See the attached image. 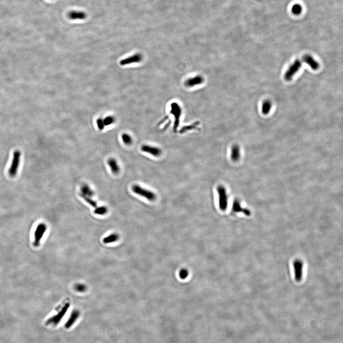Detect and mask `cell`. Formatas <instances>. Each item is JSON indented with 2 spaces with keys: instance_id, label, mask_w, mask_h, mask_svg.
I'll list each match as a JSON object with an SVG mask.
<instances>
[{
  "instance_id": "obj_8",
  "label": "cell",
  "mask_w": 343,
  "mask_h": 343,
  "mask_svg": "<svg viewBox=\"0 0 343 343\" xmlns=\"http://www.w3.org/2000/svg\"><path fill=\"white\" fill-rule=\"evenodd\" d=\"M143 57L141 54L136 53L128 57L125 59L121 60L120 64L122 66L132 64V63H138L141 62Z\"/></svg>"
},
{
  "instance_id": "obj_9",
  "label": "cell",
  "mask_w": 343,
  "mask_h": 343,
  "mask_svg": "<svg viewBox=\"0 0 343 343\" xmlns=\"http://www.w3.org/2000/svg\"><path fill=\"white\" fill-rule=\"evenodd\" d=\"M80 315V313L79 311L78 310H74L73 311L70 316L69 318L68 319L67 321L64 325L65 328L66 329H69L72 327L74 325V323L76 322L77 319H78Z\"/></svg>"
},
{
  "instance_id": "obj_26",
  "label": "cell",
  "mask_w": 343,
  "mask_h": 343,
  "mask_svg": "<svg viewBox=\"0 0 343 343\" xmlns=\"http://www.w3.org/2000/svg\"><path fill=\"white\" fill-rule=\"evenodd\" d=\"M86 287L85 286V284H82V283H78L75 285L74 287V289L77 292H80V293H83V292H85L86 290Z\"/></svg>"
},
{
  "instance_id": "obj_15",
  "label": "cell",
  "mask_w": 343,
  "mask_h": 343,
  "mask_svg": "<svg viewBox=\"0 0 343 343\" xmlns=\"http://www.w3.org/2000/svg\"><path fill=\"white\" fill-rule=\"evenodd\" d=\"M241 157L240 149L238 145H233L231 149V158L233 162H236L239 161Z\"/></svg>"
},
{
  "instance_id": "obj_5",
  "label": "cell",
  "mask_w": 343,
  "mask_h": 343,
  "mask_svg": "<svg viewBox=\"0 0 343 343\" xmlns=\"http://www.w3.org/2000/svg\"><path fill=\"white\" fill-rule=\"evenodd\" d=\"M47 230V226L44 223L39 224L34 233V244L38 246Z\"/></svg>"
},
{
  "instance_id": "obj_19",
  "label": "cell",
  "mask_w": 343,
  "mask_h": 343,
  "mask_svg": "<svg viewBox=\"0 0 343 343\" xmlns=\"http://www.w3.org/2000/svg\"><path fill=\"white\" fill-rule=\"evenodd\" d=\"M119 238L118 235L116 233H112L111 235H109L107 236L104 238L103 239V242L106 244H108L113 243L117 241Z\"/></svg>"
},
{
  "instance_id": "obj_1",
  "label": "cell",
  "mask_w": 343,
  "mask_h": 343,
  "mask_svg": "<svg viewBox=\"0 0 343 343\" xmlns=\"http://www.w3.org/2000/svg\"><path fill=\"white\" fill-rule=\"evenodd\" d=\"M70 306V304L69 303H66L57 314L50 317L46 321V325L52 326H56L58 325L68 310Z\"/></svg>"
},
{
  "instance_id": "obj_18",
  "label": "cell",
  "mask_w": 343,
  "mask_h": 343,
  "mask_svg": "<svg viewBox=\"0 0 343 343\" xmlns=\"http://www.w3.org/2000/svg\"><path fill=\"white\" fill-rule=\"evenodd\" d=\"M203 81V78L201 76H197V77L190 78L186 81V84L188 87H192L193 86L199 85Z\"/></svg>"
},
{
  "instance_id": "obj_28",
  "label": "cell",
  "mask_w": 343,
  "mask_h": 343,
  "mask_svg": "<svg viewBox=\"0 0 343 343\" xmlns=\"http://www.w3.org/2000/svg\"><path fill=\"white\" fill-rule=\"evenodd\" d=\"M179 276L182 279H186L188 276V271L186 269H182L179 273Z\"/></svg>"
},
{
  "instance_id": "obj_3",
  "label": "cell",
  "mask_w": 343,
  "mask_h": 343,
  "mask_svg": "<svg viewBox=\"0 0 343 343\" xmlns=\"http://www.w3.org/2000/svg\"><path fill=\"white\" fill-rule=\"evenodd\" d=\"M217 192L219 197V207L222 211H226L228 203V195L226 188L222 185H219L217 187Z\"/></svg>"
},
{
  "instance_id": "obj_25",
  "label": "cell",
  "mask_w": 343,
  "mask_h": 343,
  "mask_svg": "<svg viewBox=\"0 0 343 343\" xmlns=\"http://www.w3.org/2000/svg\"><path fill=\"white\" fill-rule=\"evenodd\" d=\"M103 122L105 126H109L114 123V118L113 116H108L103 119Z\"/></svg>"
},
{
  "instance_id": "obj_10",
  "label": "cell",
  "mask_w": 343,
  "mask_h": 343,
  "mask_svg": "<svg viewBox=\"0 0 343 343\" xmlns=\"http://www.w3.org/2000/svg\"><path fill=\"white\" fill-rule=\"evenodd\" d=\"M172 111V110H171ZM173 115L175 116V121L174 123V131H176L180 123V117L181 115V110L177 104H173L172 105V111H171Z\"/></svg>"
},
{
  "instance_id": "obj_2",
  "label": "cell",
  "mask_w": 343,
  "mask_h": 343,
  "mask_svg": "<svg viewBox=\"0 0 343 343\" xmlns=\"http://www.w3.org/2000/svg\"><path fill=\"white\" fill-rule=\"evenodd\" d=\"M132 192L138 196L145 198L148 201L153 202L157 199L155 193L150 190L145 189L138 185H134L132 187Z\"/></svg>"
},
{
  "instance_id": "obj_17",
  "label": "cell",
  "mask_w": 343,
  "mask_h": 343,
  "mask_svg": "<svg viewBox=\"0 0 343 343\" xmlns=\"http://www.w3.org/2000/svg\"><path fill=\"white\" fill-rule=\"evenodd\" d=\"M81 193L84 194L85 196H87V197H93L94 195V192H93V190L89 186V185L87 184H84L83 185H81Z\"/></svg>"
},
{
  "instance_id": "obj_13",
  "label": "cell",
  "mask_w": 343,
  "mask_h": 343,
  "mask_svg": "<svg viewBox=\"0 0 343 343\" xmlns=\"http://www.w3.org/2000/svg\"><path fill=\"white\" fill-rule=\"evenodd\" d=\"M107 164L113 174L114 175H117L119 174L120 170V168L115 159L114 158H110L108 159Z\"/></svg>"
},
{
  "instance_id": "obj_6",
  "label": "cell",
  "mask_w": 343,
  "mask_h": 343,
  "mask_svg": "<svg viewBox=\"0 0 343 343\" xmlns=\"http://www.w3.org/2000/svg\"><path fill=\"white\" fill-rule=\"evenodd\" d=\"M302 66V63L299 60H295L284 74V79L287 81H290Z\"/></svg>"
},
{
  "instance_id": "obj_11",
  "label": "cell",
  "mask_w": 343,
  "mask_h": 343,
  "mask_svg": "<svg viewBox=\"0 0 343 343\" xmlns=\"http://www.w3.org/2000/svg\"><path fill=\"white\" fill-rule=\"evenodd\" d=\"M68 17L71 20H84L87 17V14L83 11H72L68 13Z\"/></svg>"
},
{
  "instance_id": "obj_16",
  "label": "cell",
  "mask_w": 343,
  "mask_h": 343,
  "mask_svg": "<svg viewBox=\"0 0 343 343\" xmlns=\"http://www.w3.org/2000/svg\"><path fill=\"white\" fill-rule=\"evenodd\" d=\"M294 270H295V278L297 281L301 279V276H302V268H303V264L300 261H295L294 262Z\"/></svg>"
},
{
  "instance_id": "obj_12",
  "label": "cell",
  "mask_w": 343,
  "mask_h": 343,
  "mask_svg": "<svg viewBox=\"0 0 343 343\" xmlns=\"http://www.w3.org/2000/svg\"><path fill=\"white\" fill-rule=\"evenodd\" d=\"M303 62L309 65L310 67L314 70H316L319 67V64L317 61H316L311 56L306 55L303 58Z\"/></svg>"
},
{
  "instance_id": "obj_14",
  "label": "cell",
  "mask_w": 343,
  "mask_h": 343,
  "mask_svg": "<svg viewBox=\"0 0 343 343\" xmlns=\"http://www.w3.org/2000/svg\"><path fill=\"white\" fill-rule=\"evenodd\" d=\"M232 210L235 213H239L242 212L246 215H250V212L249 210L247 209L242 208L240 204V202L238 200H236L233 201V204Z\"/></svg>"
},
{
  "instance_id": "obj_27",
  "label": "cell",
  "mask_w": 343,
  "mask_h": 343,
  "mask_svg": "<svg viewBox=\"0 0 343 343\" xmlns=\"http://www.w3.org/2000/svg\"><path fill=\"white\" fill-rule=\"evenodd\" d=\"M96 124L99 130L102 131L104 129L105 125H104V123H103V119L101 118L98 119L96 121Z\"/></svg>"
},
{
  "instance_id": "obj_24",
  "label": "cell",
  "mask_w": 343,
  "mask_h": 343,
  "mask_svg": "<svg viewBox=\"0 0 343 343\" xmlns=\"http://www.w3.org/2000/svg\"><path fill=\"white\" fill-rule=\"evenodd\" d=\"M123 143L127 146H130L132 143V139L131 136L128 134L124 133L121 136Z\"/></svg>"
},
{
  "instance_id": "obj_4",
  "label": "cell",
  "mask_w": 343,
  "mask_h": 343,
  "mask_svg": "<svg viewBox=\"0 0 343 343\" xmlns=\"http://www.w3.org/2000/svg\"><path fill=\"white\" fill-rule=\"evenodd\" d=\"M21 158V152L19 150H15L13 153L12 162L8 171L11 177H14L16 175L19 167L20 166Z\"/></svg>"
},
{
  "instance_id": "obj_20",
  "label": "cell",
  "mask_w": 343,
  "mask_h": 343,
  "mask_svg": "<svg viewBox=\"0 0 343 343\" xmlns=\"http://www.w3.org/2000/svg\"><path fill=\"white\" fill-rule=\"evenodd\" d=\"M272 104L269 101H265L262 104V112L263 114L266 115L269 113L271 109Z\"/></svg>"
},
{
  "instance_id": "obj_23",
  "label": "cell",
  "mask_w": 343,
  "mask_h": 343,
  "mask_svg": "<svg viewBox=\"0 0 343 343\" xmlns=\"http://www.w3.org/2000/svg\"><path fill=\"white\" fill-rule=\"evenodd\" d=\"M108 212L107 208L106 206H102L97 207L94 210V213L96 215H106Z\"/></svg>"
},
{
  "instance_id": "obj_7",
  "label": "cell",
  "mask_w": 343,
  "mask_h": 343,
  "mask_svg": "<svg viewBox=\"0 0 343 343\" xmlns=\"http://www.w3.org/2000/svg\"><path fill=\"white\" fill-rule=\"evenodd\" d=\"M141 149L143 152L149 153L154 157H159L162 153V150L160 148L150 145H143L142 146Z\"/></svg>"
},
{
  "instance_id": "obj_22",
  "label": "cell",
  "mask_w": 343,
  "mask_h": 343,
  "mask_svg": "<svg viewBox=\"0 0 343 343\" xmlns=\"http://www.w3.org/2000/svg\"><path fill=\"white\" fill-rule=\"evenodd\" d=\"M80 196L83 199L85 200V201L87 202V203L89 204L91 206L94 208L97 207V204L96 202L92 199L90 197L85 196L81 193H80Z\"/></svg>"
},
{
  "instance_id": "obj_21",
  "label": "cell",
  "mask_w": 343,
  "mask_h": 343,
  "mask_svg": "<svg viewBox=\"0 0 343 343\" xmlns=\"http://www.w3.org/2000/svg\"><path fill=\"white\" fill-rule=\"evenodd\" d=\"M302 10H303V8L299 3H295L292 6L291 8V12L295 15H298L301 14L302 12Z\"/></svg>"
}]
</instances>
